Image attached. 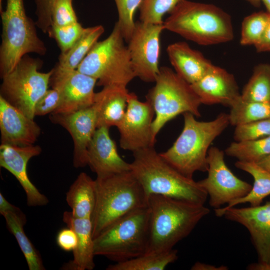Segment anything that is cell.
Masks as SVG:
<instances>
[{
  "mask_svg": "<svg viewBox=\"0 0 270 270\" xmlns=\"http://www.w3.org/2000/svg\"><path fill=\"white\" fill-rule=\"evenodd\" d=\"M148 206L150 212L149 238L146 253L173 249L210 212L204 204L160 194L150 195Z\"/></svg>",
  "mask_w": 270,
  "mask_h": 270,
  "instance_id": "6da1fadb",
  "label": "cell"
},
{
  "mask_svg": "<svg viewBox=\"0 0 270 270\" xmlns=\"http://www.w3.org/2000/svg\"><path fill=\"white\" fill-rule=\"evenodd\" d=\"M163 26L164 30L202 46L227 42L234 38L230 16L212 4L182 0Z\"/></svg>",
  "mask_w": 270,
  "mask_h": 270,
  "instance_id": "7a4b0ae2",
  "label": "cell"
},
{
  "mask_svg": "<svg viewBox=\"0 0 270 270\" xmlns=\"http://www.w3.org/2000/svg\"><path fill=\"white\" fill-rule=\"evenodd\" d=\"M131 170L148 197L160 194L204 204L208 194L198 182L189 178L166 162L154 147L133 152Z\"/></svg>",
  "mask_w": 270,
  "mask_h": 270,
  "instance_id": "3957f363",
  "label": "cell"
},
{
  "mask_svg": "<svg viewBox=\"0 0 270 270\" xmlns=\"http://www.w3.org/2000/svg\"><path fill=\"white\" fill-rule=\"evenodd\" d=\"M183 114L182 132L170 148L160 154L181 174L192 178L197 171H208L209 147L230 124L229 114L222 112L214 120L200 122L190 112Z\"/></svg>",
  "mask_w": 270,
  "mask_h": 270,
  "instance_id": "277c9868",
  "label": "cell"
},
{
  "mask_svg": "<svg viewBox=\"0 0 270 270\" xmlns=\"http://www.w3.org/2000/svg\"><path fill=\"white\" fill-rule=\"evenodd\" d=\"M96 199L92 216L95 238L131 212L148 206V197L132 170L96 176Z\"/></svg>",
  "mask_w": 270,
  "mask_h": 270,
  "instance_id": "5b68a950",
  "label": "cell"
},
{
  "mask_svg": "<svg viewBox=\"0 0 270 270\" xmlns=\"http://www.w3.org/2000/svg\"><path fill=\"white\" fill-rule=\"evenodd\" d=\"M150 216L146 206L131 212L108 226L94 238L95 256L119 262L145 254Z\"/></svg>",
  "mask_w": 270,
  "mask_h": 270,
  "instance_id": "8992f818",
  "label": "cell"
},
{
  "mask_svg": "<svg viewBox=\"0 0 270 270\" xmlns=\"http://www.w3.org/2000/svg\"><path fill=\"white\" fill-rule=\"evenodd\" d=\"M124 42L116 22L110 35L95 44L76 70L96 79L98 86L126 88L136 76Z\"/></svg>",
  "mask_w": 270,
  "mask_h": 270,
  "instance_id": "52a82bcc",
  "label": "cell"
},
{
  "mask_svg": "<svg viewBox=\"0 0 270 270\" xmlns=\"http://www.w3.org/2000/svg\"><path fill=\"white\" fill-rule=\"evenodd\" d=\"M0 12L2 42L0 46L1 77L12 71L25 55H45L46 47L38 35L36 22L26 14L23 0H7Z\"/></svg>",
  "mask_w": 270,
  "mask_h": 270,
  "instance_id": "ba28073f",
  "label": "cell"
},
{
  "mask_svg": "<svg viewBox=\"0 0 270 270\" xmlns=\"http://www.w3.org/2000/svg\"><path fill=\"white\" fill-rule=\"evenodd\" d=\"M155 85L146 96L154 112L152 128L154 137L170 120L181 114H201L202 103L192 88L175 71L168 66L160 67Z\"/></svg>",
  "mask_w": 270,
  "mask_h": 270,
  "instance_id": "9c48e42d",
  "label": "cell"
},
{
  "mask_svg": "<svg viewBox=\"0 0 270 270\" xmlns=\"http://www.w3.org/2000/svg\"><path fill=\"white\" fill-rule=\"evenodd\" d=\"M42 62L24 56L14 69L2 76L0 96L28 118L34 119V108L48 90L53 70L39 71Z\"/></svg>",
  "mask_w": 270,
  "mask_h": 270,
  "instance_id": "30bf717a",
  "label": "cell"
},
{
  "mask_svg": "<svg viewBox=\"0 0 270 270\" xmlns=\"http://www.w3.org/2000/svg\"><path fill=\"white\" fill-rule=\"evenodd\" d=\"M222 150L210 147L208 152V176L198 182L209 196L210 205L215 208L246 196L252 186L238 178L224 161Z\"/></svg>",
  "mask_w": 270,
  "mask_h": 270,
  "instance_id": "8fae6325",
  "label": "cell"
},
{
  "mask_svg": "<svg viewBox=\"0 0 270 270\" xmlns=\"http://www.w3.org/2000/svg\"><path fill=\"white\" fill-rule=\"evenodd\" d=\"M216 216L238 223L248 231L258 262L247 267L252 270H270V202L256 206L214 210Z\"/></svg>",
  "mask_w": 270,
  "mask_h": 270,
  "instance_id": "7c38bea8",
  "label": "cell"
},
{
  "mask_svg": "<svg viewBox=\"0 0 270 270\" xmlns=\"http://www.w3.org/2000/svg\"><path fill=\"white\" fill-rule=\"evenodd\" d=\"M162 24L137 21L128 48L136 77L146 82H154L160 70V38Z\"/></svg>",
  "mask_w": 270,
  "mask_h": 270,
  "instance_id": "4fadbf2b",
  "label": "cell"
},
{
  "mask_svg": "<svg viewBox=\"0 0 270 270\" xmlns=\"http://www.w3.org/2000/svg\"><path fill=\"white\" fill-rule=\"evenodd\" d=\"M154 112L152 105L146 100L140 101L134 93L128 94L125 114L116 126L120 134V148L136 151L154 147L152 124Z\"/></svg>",
  "mask_w": 270,
  "mask_h": 270,
  "instance_id": "5bb4252c",
  "label": "cell"
},
{
  "mask_svg": "<svg viewBox=\"0 0 270 270\" xmlns=\"http://www.w3.org/2000/svg\"><path fill=\"white\" fill-rule=\"evenodd\" d=\"M52 70L50 84L58 91L60 102L52 113L72 112L94 104L96 79L77 70H66L56 66Z\"/></svg>",
  "mask_w": 270,
  "mask_h": 270,
  "instance_id": "9a60e30c",
  "label": "cell"
},
{
  "mask_svg": "<svg viewBox=\"0 0 270 270\" xmlns=\"http://www.w3.org/2000/svg\"><path fill=\"white\" fill-rule=\"evenodd\" d=\"M42 151L38 145L18 146L1 144L0 146V166L18 180L24 190L27 204L30 206H45L48 202L47 197L32 182L27 173L28 161Z\"/></svg>",
  "mask_w": 270,
  "mask_h": 270,
  "instance_id": "2e32d148",
  "label": "cell"
},
{
  "mask_svg": "<svg viewBox=\"0 0 270 270\" xmlns=\"http://www.w3.org/2000/svg\"><path fill=\"white\" fill-rule=\"evenodd\" d=\"M50 118L71 135L74 142V167L83 168L88 165V148L97 128L94 106L70 113H52Z\"/></svg>",
  "mask_w": 270,
  "mask_h": 270,
  "instance_id": "e0dca14e",
  "label": "cell"
},
{
  "mask_svg": "<svg viewBox=\"0 0 270 270\" xmlns=\"http://www.w3.org/2000/svg\"><path fill=\"white\" fill-rule=\"evenodd\" d=\"M191 86L202 104H222L230 107L240 96L233 74L214 64Z\"/></svg>",
  "mask_w": 270,
  "mask_h": 270,
  "instance_id": "ac0fdd59",
  "label": "cell"
},
{
  "mask_svg": "<svg viewBox=\"0 0 270 270\" xmlns=\"http://www.w3.org/2000/svg\"><path fill=\"white\" fill-rule=\"evenodd\" d=\"M88 165L96 176L121 173L131 170L130 164L119 155L109 128L96 129L87 150Z\"/></svg>",
  "mask_w": 270,
  "mask_h": 270,
  "instance_id": "d6986e66",
  "label": "cell"
},
{
  "mask_svg": "<svg viewBox=\"0 0 270 270\" xmlns=\"http://www.w3.org/2000/svg\"><path fill=\"white\" fill-rule=\"evenodd\" d=\"M1 144L18 146L34 144L40 128L34 121L0 96Z\"/></svg>",
  "mask_w": 270,
  "mask_h": 270,
  "instance_id": "ffe728a7",
  "label": "cell"
},
{
  "mask_svg": "<svg viewBox=\"0 0 270 270\" xmlns=\"http://www.w3.org/2000/svg\"><path fill=\"white\" fill-rule=\"evenodd\" d=\"M62 220L72 228L77 236V246L73 252V259L64 264L62 270H92L94 262V242L91 218H76L71 212H64Z\"/></svg>",
  "mask_w": 270,
  "mask_h": 270,
  "instance_id": "44dd1931",
  "label": "cell"
},
{
  "mask_svg": "<svg viewBox=\"0 0 270 270\" xmlns=\"http://www.w3.org/2000/svg\"><path fill=\"white\" fill-rule=\"evenodd\" d=\"M166 51L176 72L190 84L202 78L213 65L202 53L184 42L169 44Z\"/></svg>",
  "mask_w": 270,
  "mask_h": 270,
  "instance_id": "7402d4cb",
  "label": "cell"
},
{
  "mask_svg": "<svg viewBox=\"0 0 270 270\" xmlns=\"http://www.w3.org/2000/svg\"><path fill=\"white\" fill-rule=\"evenodd\" d=\"M128 92L126 88L103 87L96 93L94 106L97 128L116 126L123 118L127 107Z\"/></svg>",
  "mask_w": 270,
  "mask_h": 270,
  "instance_id": "603a6c76",
  "label": "cell"
},
{
  "mask_svg": "<svg viewBox=\"0 0 270 270\" xmlns=\"http://www.w3.org/2000/svg\"><path fill=\"white\" fill-rule=\"evenodd\" d=\"M96 181L81 172L66 194V202L76 218H92L96 204Z\"/></svg>",
  "mask_w": 270,
  "mask_h": 270,
  "instance_id": "cb8c5ba5",
  "label": "cell"
},
{
  "mask_svg": "<svg viewBox=\"0 0 270 270\" xmlns=\"http://www.w3.org/2000/svg\"><path fill=\"white\" fill-rule=\"evenodd\" d=\"M4 218L10 232L16 238L26 260L30 270H45L41 256L24 230L26 222L24 213L18 207L1 214Z\"/></svg>",
  "mask_w": 270,
  "mask_h": 270,
  "instance_id": "d4e9b609",
  "label": "cell"
},
{
  "mask_svg": "<svg viewBox=\"0 0 270 270\" xmlns=\"http://www.w3.org/2000/svg\"><path fill=\"white\" fill-rule=\"evenodd\" d=\"M234 165L253 177L254 184L246 196L230 202L222 208H228L246 202L252 206L260 205L263 200L270 195V172L255 162L238 160Z\"/></svg>",
  "mask_w": 270,
  "mask_h": 270,
  "instance_id": "484cf974",
  "label": "cell"
},
{
  "mask_svg": "<svg viewBox=\"0 0 270 270\" xmlns=\"http://www.w3.org/2000/svg\"><path fill=\"white\" fill-rule=\"evenodd\" d=\"M104 31L102 25L84 28L74 44L66 52L60 53L56 66L66 70H76Z\"/></svg>",
  "mask_w": 270,
  "mask_h": 270,
  "instance_id": "4316f807",
  "label": "cell"
},
{
  "mask_svg": "<svg viewBox=\"0 0 270 270\" xmlns=\"http://www.w3.org/2000/svg\"><path fill=\"white\" fill-rule=\"evenodd\" d=\"M178 258L177 250L145 253L126 261L108 266L107 270H163Z\"/></svg>",
  "mask_w": 270,
  "mask_h": 270,
  "instance_id": "83f0119b",
  "label": "cell"
},
{
  "mask_svg": "<svg viewBox=\"0 0 270 270\" xmlns=\"http://www.w3.org/2000/svg\"><path fill=\"white\" fill-rule=\"evenodd\" d=\"M240 95L246 101L270 102V64H260L254 68Z\"/></svg>",
  "mask_w": 270,
  "mask_h": 270,
  "instance_id": "f1b7e54d",
  "label": "cell"
},
{
  "mask_svg": "<svg viewBox=\"0 0 270 270\" xmlns=\"http://www.w3.org/2000/svg\"><path fill=\"white\" fill-rule=\"evenodd\" d=\"M230 108V124L235 126L270 118V102L246 101L241 95Z\"/></svg>",
  "mask_w": 270,
  "mask_h": 270,
  "instance_id": "f546056e",
  "label": "cell"
},
{
  "mask_svg": "<svg viewBox=\"0 0 270 270\" xmlns=\"http://www.w3.org/2000/svg\"><path fill=\"white\" fill-rule=\"evenodd\" d=\"M226 155L239 161L258 163L270 155V136L232 142L226 149Z\"/></svg>",
  "mask_w": 270,
  "mask_h": 270,
  "instance_id": "4dcf8cb0",
  "label": "cell"
},
{
  "mask_svg": "<svg viewBox=\"0 0 270 270\" xmlns=\"http://www.w3.org/2000/svg\"><path fill=\"white\" fill-rule=\"evenodd\" d=\"M270 18L267 12H258L245 17L242 24L240 44L255 46L263 36Z\"/></svg>",
  "mask_w": 270,
  "mask_h": 270,
  "instance_id": "1f68e13d",
  "label": "cell"
},
{
  "mask_svg": "<svg viewBox=\"0 0 270 270\" xmlns=\"http://www.w3.org/2000/svg\"><path fill=\"white\" fill-rule=\"evenodd\" d=\"M182 0H142L139 8L140 20L162 24L164 16L170 14Z\"/></svg>",
  "mask_w": 270,
  "mask_h": 270,
  "instance_id": "d6a6232c",
  "label": "cell"
},
{
  "mask_svg": "<svg viewBox=\"0 0 270 270\" xmlns=\"http://www.w3.org/2000/svg\"><path fill=\"white\" fill-rule=\"evenodd\" d=\"M118 14V24L126 42L134 31V16L142 0H114Z\"/></svg>",
  "mask_w": 270,
  "mask_h": 270,
  "instance_id": "836d02e7",
  "label": "cell"
},
{
  "mask_svg": "<svg viewBox=\"0 0 270 270\" xmlns=\"http://www.w3.org/2000/svg\"><path fill=\"white\" fill-rule=\"evenodd\" d=\"M84 30L78 22L61 26H52L48 32L56 41L61 54L67 52L76 42Z\"/></svg>",
  "mask_w": 270,
  "mask_h": 270,
  "instance_id": "e575fe53",
  "label": "cell"
},
{
  "mask_svg": "<svg viewBox=\"0 0 270 270\" xmlns=\"http://www.w3.org/2000/svg\"><path fill=\"white\" fill-rule=\"evenodd\" d=\"M270 136V118L236 126L234 139L236 142L260 139Z\"/></svg>",
  "mask_w": 270,
  "mask_h": 270,
  "instance_id": "d590c367",
  "label": "cell"
},
{
  "mask_svg": "<svg viewBox=\"0 0 270 270\" xmlns=\"http://www.w3.org/2000/svg\"><path fill=\"white\" fill-rule=\"evenodd\" d=\"M52 26H61L78 22L72 0H56L52 9Z\"/></svg>",
  "mask_w": 270,
  "mask_h": 270,
  "instance_id": "8d00e7d4",
  "label": "cell"
},
{
  "mask_svg": "<svg viewBox=\"0 0 270 270\" xmlns=\"http://www.w3.org/2000/svg\"><path fill=\"white\" fill-rule=\"evenodd\" d=\"M56 0H34L36 6V26L44 34L52 27V9Z\"/></svg>",
  "mask_w": 270,
  "mask_h": 270,
  "instance_id": "74e56055",
  "label": "cell"
},
{
  "mask_svg": "<svg viewBox=\"0 0 270 270\" xmlns=\"http://www.w3.org/2000/svg\"><path fill=\"white\" fill-rule=\"evenodd\" d=\"M60 102L58 91L54 88L48 90L36 103L34 116H42L53 112L58 107Z\"/></svg>",
  "mask_w": 270,
  "mask_h": 270,
  "instance_id": "f35d334b",
  "label": "cell"
},
{
  "mask_svg": "<svg viewBox=\"0 0 270 270\" xmlns=\"http://www.w3.org/2000/svg\"><path fill=\"white\" fill-rule=\"evenodd\" d=\"M77 236L75 232L71 228L61 230L56 236L58 246L66 252L73 251L77 246Z\"/></svg>",
  "mask_w": 270,
  "mask_h": 270,
  "instance_id": "ab89813d",
  "label": "cell"
},
{
  "mask_svg": "<svg viewBox=\"0 0 270 270\" xmlns=\"http://www.w3.org/2000/svg\"><path fill=\"white\" fill-rule=\"evenodd\" d=\"M254 46L257 52H270V18L263 36Z\"/></svg>",
  "mask_w": 270,
  "mask_h": 270,
  "instance_id": "60d3db41",
  "label": "cell"
},
{
  "mask_svg": "<svg viewBox=\"0 0 270 270\" xmlns=\"http://www.w3.org/2000/svg\"><path fill=\"white\" fill-rule=\"evenodd\" d=\"M192 270H227L228 268L225 266H217L212 264H207L200 262H196L192 266Z\"/></svg>",
  "mask_w": 270,
  "mask_h": 270,
  "instance_id": "b9f144b4",
  "label": "cell"
},
{
  "mask_svg": "<svg viewBox=\"0 0 270 270\" xmlns=\"http://www.w3.org/2000/svg\"><path fill=\"white\" fill-rule=\"evenodd\" d=\"M16 206L10 203L4 196L3 194L0 193V214L12 210Z\"/></svg>",
  "mask_w": 270,
  "mask_h": 270,
  "instance_id": "7bdbcfd3",
  "label": "cell"
},
{
  "mask_svg": "<svg viewBox=\"0 0 270 270\" xmlns=\"http://www.w3.org/2000/svg\"><path fill=\"white\" fill-rule=\"evenodd\" d=\"M257 164L270 172V155L263 158Z\"/></svg>",
  "mask_w": 270,
  "mask_h": 270,
  "instance_id": "ee69618b",
  "label": "cell"
},
{
  "mask_svg": "<svg viewBox=\"0 0 270 270\" xmlns=\"http://www.w3.org/2000/svg\"><path fill=\"white\" fill-rule=\"evenodd\" d=\"M255 7H258L262 2V0H244Z\"/></svg>",
  "mask_w": 270,
  "mask_h": 270,
  "instance_id": "f6af8a7d",
  "label": "cell"
},
{
  "mask_svg": "<svg viewBox=\"0 0 270 270\" xmlns=\"http://www.w3.org/2000/svg\"><path fill=\"white\" fill-rule=\"evenodd\" d=\"M262 2L264 4L266 12L270 14V0H262Z\"/></svg>",
  "mask_w": 270,
  "mask_h": 270,
  "instance_id": "bcb514c9",
  "label": "cell"
},
{
  "mask_svg": "<svg viewBox=\"0 0 270 270\" xmlns=\"http://www.w3.org/2000/svg\"><path fill=\"white\" fill-rule=\"evenodd\" d=\"M2 10V0H0V12H1Z\"/></svg>",
  "mask_w": 270,
  "mask_h": 270,
  "instance_id": "7dc6e473",
  "label": "cell"
}]
</instances>
